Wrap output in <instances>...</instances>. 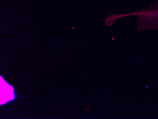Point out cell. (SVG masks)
I'll return each mask as SVG.
<instances>
[{"label": "cell", "instance_id": "1", "mask_svg": "<svg viewBox=\"0 0 158 119\" xmlns=\"http://www.w3.org/2000/svg\"><path fill=\"white\" fill-rule=\"evenodd\" d=\"M136 16L138 29L140 31H158V1L148 8L136 10L134 12L126 15H116V19L128 16Z\"/></svg>", "mask_w": 158, "mask_h": 119}]
</instances>
